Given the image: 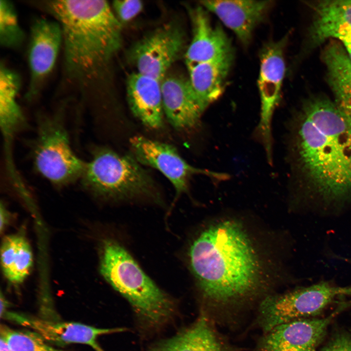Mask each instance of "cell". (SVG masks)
Returning <instances> with one entry per match:
<instances>
[{"mask_svg":"<svg viewBox=\"0 0 351 351\" xmlns=\"http://www.w3.org/2000/svg\"><path fill=\"white\" fill-rule=\"evenodd\" d=\"M52 16L62 33V76L59 92L77 96L90 110L111 60L122 44L121 25L103 0H34Z\"/></svg>","mask_w":351,"mask_h":351,"instance_id":"6da1fadb","label":"cell"},{"mask_svg":"<svg viewBox=\"0 0 351 351\" xmlns=\"http://www.w3.org/2000/svg\"><path fill=\"white\" fill-rule=\"evenodd\" d=\"M291 143L293 166L309 193L327 205L351 203V150L334 102L323 97L305 101Z\"/></svg>","mask_w":351,"mask_h":351,"instance_id":"7a4b0ae2","label":"cell"},{"mask_svg":"<svg viewBox=\"0 0 351 351\" xmlns=\"http://www.w3.org/2000/svg\"><path fill=\"white\" fill-rule=\"evenodd\" d=\"M188 266L202 295L219 303L246 298L262 285L258 251L238 222L223 220L201 230L190 242Z\"/></svg>","mask_w":351,"mask_h":351,"instance_id":"3957f363","label":"cell"},{"mask_svg":"<svg viewBox=\"0 0 351 351\" xmlns=\"http://www.w3.org/2000/svg\"><path fill=\"white\" fill-rule=\"evenodd\" d=\"M101 246V275L128 300L140 322L156 330L171 320L174 301L147 275L126 248L113 239L103 240Z\"/></svg>","mask_w":351,"mask_h":351,"instance_id":"277c9868","label":"cell"},{"mask_svg":"<svg viewBox=\"0 0 351 351\" xmlns=\"http://www.w3.org/2000/svg\"><path fill=\"white\" fill-rule=\"evenodd\" d=\"M92 152L80 179L87 189L106 199L159 202L155 182L133 156L105 147H96Z\"/></svg>","mask_w":351,"mask_h":351,"instance_id":"5b68a950","label":"cell"},{"mask_svg":"<svg viewBox=\"0 0 351 351\" xmlns=\"http://www.w3.org/2000/svg\"><path fill=\"white\" fill-rule=\"evenodd\" d=\"M39 121L32 151L37 171L58 186L80 179L85 162L75 153L61 119L57 116H47Z\"/></svg>","mask_w":351,"mask_h":351,"instance_id":"8992f818","label":"cell"},{"mask_svg":"<svg viewBox=\"0 0 351 351\" xmlns=\"http://www.w3.org/2000/svg\"><path fill=\"white\" fill-rule=\"evenodd\" d=\"M351 296V285L321 282L265 298L259 308L260 322L266 332L291 321L313 318L341 297Z\"/></svg>","mask_w":351,"mask_h":351,"instance_id":"52a82bcc","label":"cell"},{"mask_svg":"<svg viewBox=\"0 0 351 351\" xmlns=\"http://www.w3.org/2000/svg\"><path fill=\"white\" fill-rule=\"evenodd\" d=\"M287 38L265 43L260 51V68L257 81L261 112L256 129L257 140L264 147L267 159H273L272 121L280 98L285 74L284 50Z\"/></svg>","mask_w":351,"mask_h":351,"instance_id":"ba28073f","label":"cell"},{"mask_svg":"<svg viewBox=\"0 0 351 351\" xmlns=\"http://www.w3.org/2000/svg\"><path fill=\"white\" fill-rule=\"evenodd\" d=\"M185 44L182 29L168 23L134 43L127 58L137 72L161 81L176 60Z\"/></svg>","mask_w":351,"mask_h":351,"instance_id":"9c48e42d","label":"cell"},{"mask_svg":"<svg viewBox=\"0 0 351 351\" xmlns=\"http://www.w3.org/2000/svg\"><path fill=\"white\" fill-rule=\"evenodd\" d=\"M133 156L140 164L160 172L172 183L176 196L187 192L191 176L204 175L217 180H225L229 175L195 168L188 163L171 145L141 136L130 139Z\"/></svg>","mask_w":351,"mask_h":351,"instance_id":"30bf717a","label":"cell"},{"mask_svg":"<svg viewBox=\"0 0 351 351\" xmlns=\"http://www.w3.org/2000/svg\"><path fill=\"white\" fill-rule=\"evenodd\" d=\"M62 44V30L58 21L42 17L33 21L28 50L30 80L27 99L31 100L39 93L53 70Z\"/></svg>","mask_w":351,"mask_h":351,"instance_id":"8fae6325","label":"cell"},{"mask_svg":"<svg viewBox=\"0 0 351 351\" xmlns=\"http://www.w3.org/2000/svg\"><path fill=\"white\" fill-rule=\"evenodd\" d=\"M0 316L31 329L47 342L61 346L83 344L96 351H104L97 342L99 336L128 330L124 328L100 329L77 322L54 321L7 311Z\"/></svg>","mask_w":351,"mask_h":351,"instance_id":"7c38bea8","label":"cell"},{"mask_svg":"<svg viewBox=\"0 0 351 351\" xmlns=\"http://www.w3.org/2000/svg\"><path fill=\"white\" fill-rule=\"evenodd\" d=\"M336 311L325 317L302 319L278 325L263 339L258 351H316Z\"/></svg>","mask_w":351,"mask_h":351,"instance_id":"4fadbf2b","label":"cell"},{"mask_svg":"<svg viewBox=\"0 0 351 351\" xmlns=\"http://www.w3.org/2000/svg\"><path fill=\"white\" fill-rule=\"evenodd\" d=\"M200 5L215 14L244 46H248L255 27L267 16L271 0H207Z\"/></svg>","mask_w":351,"mask_h":351,"instance_id":"5bb4252c","label":"cell"},{"mask_svg":"<svg viewBox=\"0 0 351 351\" xmlns=\"http://www.w3.org/2000/svg\"><path fill=\"white\" fill-rule=\"evenodd\" d=\"M163 108L171 125L178 131L196 128L203 113L189 78L168 74L161 81Z\"/></svg>","mask_w":351,"mask_h":351,"instance_id":"9a60e30c","label":"cell"},{"mask_svg":"<svg viewBox=\"0 0 351 351\" xmlns=\"http://www.w3.org/2000/svg\"><path fill=\"white\" fill-rule=\"evenodd\" d=\"M192 41L185 53L187 68L234 54L230 39L222 27L214 25L201 5L191 11Z\"/></svg>","mask_w":351,"mask_h":351,"instance_id":"2e32d148","label":"cell"},{"mask_svg":"<svg viewBox=\"0 0 351 351\" xmlns=\"http://www.w3.org/2000/svg\"><path fill=\"white\" fill-rule=\"evenodd\" d=\"M126 91L133 115L145 126L158 129L163 125L161 81L137 72L129 75Z\"/></svg>","mask_w":351,"mask_h":351,"instance_id":"e0dca14e","label":"cell"},{"mask_svg":"<svg viewBox=\"0 0 351 351\" xmlns=\"http://www.w3.org/2000/svg\"><path fill=\"white\" fill-rule=\"evenodd\" d=\"M234 55L188 67L190 82L203 112L222 94Z\"/></svg>","mask_w":351,"mask_h":351,"instance_id":"ac0fdd59","label":"cell"},{"mask_svg":"<svg viewBox=\"0 0 351 351\" xmlns=\"http://www.w3.org/2000/svg\"><path fill=\"white\" fill-rule=\"evenodd\" d=\"M311 4L314 17L310 36L314 45L351 31V0H320Z\"/></svg>","mask_w":351,"mask_h":351,"instance_id":"d6986e66","label":"cell"},{"mask_svg":"<svg viewBox=\"0 0 351 351\" xmlns=\"http://www.w3.org/2000/svg\"><path fill=\"white\" fill-rule=\"evenodd\" d=\"M148 351H223L209 323L201 315L171 338L153 343Z\"/></svg>","mask_w":351,"mask_h":351,"instance_id":"ffe728a7","label":"cell"},{"mask_svg":"<svg viewBox=\"0 0 351 351\" xmlns=\"http://www.w3.org/2000/svg\"><path fill=\"white\" fill-rule=\"evenodd\" d=\"M19 75L3 63L0 65V125L3 136L13 137L24 122L17 100L20 87Z\"/></svg>","mask_w":351,"mask_h":351,"instance_id":"44dd1931","label":"cell"},{"mask_svg":"<svg viewBox=\"0 0 351 351\" xmlns=\"http://www.w3.org/2000/svg\"><path fill=\"white\" fill-rule=\"evenodd\" d=\"M2 270L11 283L18 285L29 275L33 264L31 246L26 238L19 234L6 236L0 249Z\"/></svg>","mask_w":351,"mask_h":351,"instance_id":"7402d4cb","label":"cell"},{"mask_svg":"<svg viewBox=\"0 0 351 351\" xmlns=\"http://www.w3.org/2000/svg\"><path fill=\"white\" fill-rule=\"evenodd\" d=\"M24 33L20 26L13 4L9 0H0V44L16 49L22 44Z\"/></svg>","mask_w":351,"mask_h":351,"instance_id":"603a6c76","label":"cell"},{"mask_svg":"<svg viewBox=\"0 0 351 351\" xmlns=\"http://www.w3.org/2000/svg\"><path fill=\"white\" fill-rule=\"evenodd\" d=\"M0 336L12 351H63L51 346L33 331H17L1 326Z\"/></svg>","mask_w":351,"mask_h":351,"instance_id":"cb8c5ba5","label":"cell"},{"mask_svg":"<svg viewBox=\"0 0 351 351\" xmlns=\"http://www.w3.org/2000/svg\"><path fill=\"white\" fill-rule=\"evenodd\" d=\"M113 8L120 22L127 23L136 17L142 10L143 3L139 0H115Z\"/></svg>","mask_w":351,"mask_h":351,"instance_id":"d4e9b609","label":"cell"},{"mask_svg":"<svg viewBox=\"0 0 351 351\" xmlns=\"http://www.w3.org/2000/svg\"><path fill=\"white\" fill-rule=\"evenodd\" d=\"M322 351H351V336L345 334L336 336Z\"/></svg>","mask_w":351,"mask_h":351,"instance_id":"484cf974","label":"cell"},{"mask_svg":"<svg viewBox=\"0 0 351 351\" xmlns=\"http://www.w3.org/2000/svg\"><path fill=\"white\" fill-rule=\"evenodd\" d=\"M337 39L342 43L343 46L351 61V31L340 35Z\"/></svg>","mask_w":351,"mask_h":351,"instance_id":"4316f807","label":"cell"},{"mask_svg":"<svg viewBox=\"0 0 351 351\" xmlns=\"http://www.w3.org/2000/svg\"><path fill=\"white\" fill-rule=\"evenodd\" d=\"M8 213L4 206L1 204L0 206V231L5 228L8 222Z\"/></svg>","mask_w":351,"mask_h":351,"instance_id":"83f0119b","label":"cell"},{"mask_svg":"<svg viewBox=\"0 0 351 351\" xmlns=\"http://www.w3.org/2000/svg\"><path fill=\"white\" fill-rule=\"evenodd\" d=\"M0 351H12L6 340L0 336Z\"/></svg>","mask_w":351,"mask_h":351,"instance_id":"f1b7e54d","label":"cell"},{"mask_svg":"<svg viewBox=\"0 0 351 351\" xmlns=\"http://www.w3.org/2000/svg\"><path fill=\"white\" fill-rule=\"evenodd\" d=\"M8 306V302L5 299L4 296L2 295V293L0 294V314H2L4 312L6 311V309Z\"/></svg>","mask_w":351,"mask_h":351,"instance_id":"f546056e","label":"cell"}]
</instances>
